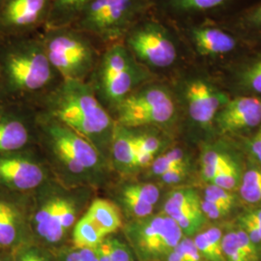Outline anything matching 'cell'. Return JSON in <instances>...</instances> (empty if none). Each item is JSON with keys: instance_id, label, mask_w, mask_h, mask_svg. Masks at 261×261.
<instances>
[{"instance_id": "obj_19", "label": "cell", "mask_w": 261, "mask_h": 261, "mask_svg": "<svg viewBox=\"0 0 261 261\" xmlns=\"http://www.w3.org/2000/svg\"><path fill=\"white\" fill-rule=\"evenodd\" d=\"M47 130L53 139L54 147L65 150L85 170L99 164V155L93 145L75 130L50 118H48Z\"/></svg>"}, {"instance_id": "obj_36", "label": "cell", "mask_w": 261, "mask_h": 261, "mask_svg": "<svg viewBox=\"0 0 261 261\" xmlns=\"http://www.w3.org/2000/svg\"><path fill=\"white\" fill-rule=\"evenodd\" d=\"M112 261H134L133 253L125 243L116 238L108 239Z\"/></svg>"}, {"instance_id": "obj_23", "label": "cell", "mask_w": 261, "mask_h": 261, "mask_svg": "<svg viewBox=\"0 0 261 261\" xmlns=\"http://www.w3.org/2000/svg\"><path fill=\"white\" fill-rule=\"evenodd\" d=\"M91 0H51L46 28L72 25Z\"/></svg>"}, {"instance_id": "obj_8", "label": "cell", "mask_w": 261, "mask_h": 261, "mask_svg": "<svg viewBox=\"0 0 261 261\" xmlns=\"http://www.w3.org/2000/svg\"><path fill=\"white\" fill-rule=\"evenodd\" d=\"M114 124L128 129L166 126L177 120V98L168 81L153 79L140 85L114 110Z\"/></svg>"}, {"instance_id": "obj_48", "label": "cell", "mask_w": 261, "mask_h": 261, "mask_svg": "<svg viewBox=\"0 0 261 261\" xmlns=\"http://www.w3.org/2000/svg\"><path fill=\"white\" fill-rule=\"evenodd\" d=\"M39 261H48L47 260V258L46 257H44V256H42L41 255V257H40V259H39Z\"/></svg>"}, {"instance_id": "obj_7", "label": "cell", "mask_w": 261, "mask_h": 261, "mask_svg": "<svg viewBox=\"0 0 261 261\" xmlns=\"http://www.w3.org/2000/svg\"><path fill=\"white\" fill-rule=\"evenodd\" d=\"M175 27L186 43L193 63L212 75L252 48L242 38L217 21L206 20Z\"/></svg>"}, {"instance_id": "obj_45", "label": "cell", "mask_w": 261, "mask_h": 261, "mask_svg": "<svg viewBox=\"0 0 261 261\" xmlns=\"http://www.w3.org/2000/svg\"><path fill=\"white\" fill-rule=\"evenodd\" d=\"M243 215L248 217L249 219H252V220L255 221V222L261 223V206H257V207L252 208L251 210H248V211L244 212Z\"/></svg>"}, {"instance_id": "obj_1", "label": "cell", "mask_w": 261, "mask_h": 261, "mask_svg": "<svg viewBox=\"0 0 261 261\" xmlns=\"http://www.w3.org/2000/svg\"><path fill=\"white\" fill-rule=\"evenodd\" d=\"M42 31L0 40V103H42L63 82L48 60Z\"/></svg>"}, {"instance_id": "obj_24", "label": "cell", "mask_w": 261, "mask_h": 261, "mask_svg": "<svg viewBox=\"0 0 261 261\" xmlns=\"http://www.w3.org/2000/svg\"><path fill=\"white\" fill-rule=\"evenodd\" d=\"M224 233L220 227L212 226L193 237L198 252L206 261H225L223 251Z\"/></svg>"}, {"instance_id": "obj_49", "label": "cell", "mask_w": 261, "mask_h": 261, "mask_svg": "<svg viewBox=\"0 0 261 261\" xmlns=\"http://www.w3.org/2000/svg\"><path fill=\"white\" fill-rule=\"evenodd\" d=\"M2 1H3V0H0V3H1V2H2Z\"/></svg>"}, {"instance_id": "obj_43", "label": "cell", "mask_w": 261, "mask_h": 261, "mask_svg": "<svg viewBox=\"0 0 261 261\" xmlns=\"http://www.w3.org/2000/svg\"><path fill=\"white\" fill-rule=\"evenodd\" d=\"M93 250L95 253H96V255H97V257H98V260L112 261L111 249H110V244H109L108 239L103 240Z\"/></svg>"}, {"instance_id": "obj_5", "label": "cell", "mask_w": 261, "mask_h": 261, "mask_svg": "<svg viewBox=\"0 0 261 261\" xmlns=\"http://www.w3.org/2000/svg\"><path fill=\"white\" fill-rule=\"evenodd\" d=\"M42 40L48 60L63 80L86 82L107 47L72 25L45 28Z\"/></svg>"}, {"instance_id": "obj_32", "label": "cell", "mask_w": 261, "mask_h": 261, "mask_svg": "<svg viewBox=\"0 0 261 261\" xmlns=\"http://www.w3.org/2000/svg\"><path fill=\"white\" fill-rule=\"evenodd\" d=\"M122 195L134 196L140 200L155 206L161 195L160 189L151 183H137L125 187Z\"/></svg>"}, {"instance_id": "obj_14", "label": "cell", "mask_w": 261, "mask_h": 261, "mask_svg": "<svg viewBox=\"0 0 261 261\" xmlns=\"http://www.w3.org/2000/svg\"><path fill=\"white\" fill-rule=\"evenodd\" d=\"M261 125V97L230 96L217 113L214 129L220 135H232L257 129Z\"/></svg>"}, {"instance_id": "obj_31", "label": "cell", "mask_w": 261, "mask_h": 261, "mask_svg": "<svg viewBox=\"0 0 261 261\" xmlns=\"http://www.w3.org/2000/svg\"><path fill=\"white\" fill-rule=\"evenodd\" d=\"M164 259L165 261H206L198 252L193 238L186 236L183 237Z\"/></svg>"}, {"instance_id": "obj_25", "label": "cell", "mask_w": 261, "mask_h": 261, "mask_svg": "<svg viewBox=\"0 0 261 261\" xmlns=\"http://www.w3.org/2000/svg\"><path fill=\"white\" fill-rule=\"evenodd\" d=\"M113 156L117 164L122 168H136V144L134 141L133 134L128 128L121 127L114 124L113 127Z\"/></svg>"}, {"instance_id": "obj_9", "label": "cell", "mask_w": 261, "mask_h": 261, "mask_svg": "<svg viewBox=\"0 0 261 261\" xmlns=\"http://www.w3.org/2000/svg\"><path fill=\"white\" fill-rule=\"evenodd\" d=\"M152 9L151 0H91L72 27L108 46L121 42L132 25Z\"/></svg>"}, {"instance_id": "obj_16", "label": "cell", "mask_w": 261, "mask_h": 261, "mask_svg": "<svg viewBox=\"0 0 261 261\" xmlns=\"http://www.w3.org/2000/svg\"><path fill=\"white\" fill-rule=\"evenodd\" d=\"M201 197L193 188H178L167 196L163 213L181 228L184 236L194 237L203 230L207 219L201 210Z\"/></svg>"}, {"instance_id": "obj_28", "label": "cell", "mask_w": 261, "mask_h": 261, "mask_svg": "<svg viewBox=\"0 0 261 261\" xmlns=\"http://www.w3.org/2000/svg\"><path fill=\"white\" fill-rule=\"evenodd\" d=\"M231 156L223 149L208 147L201 156V176L208 184H211L216 174L223 168L225 162Z\"/></svg>"}, {"instance_id": "obj_3", "label": "cell", "mask_w": 261, "mask_h": 261, "mask_svg": "<svg viewBox=\"0 0 261 261\" xmlns=\"http://www.w3.org/2000/svg\"><path fill=\"white\" fill-rule=\"evenodd\" d=\"M46 115L75 130L84 138H92L113 129L114 120L99 101L87 82L63 80L43 101Z\"/></svg>"}, {"instance_id": "obj_26", "label": "cell", "mask_w": 261, "mask_h": 261, "mask_svg": "<svg viewBox=\"0 0 261 261\" xmlns=\"http://www.w3.org/2000/svg\"><path fill=\"white\" fill-rule=\"evenodd\" d=\"M239 195L250 205H261V168L252 167L243 172Z\"/></svg>"}, {"instance_id": "obj_38", "label": "cell", "mask_w": 261, "mask_h": 261, "mask_svg": "<svg viewBox=\"0 0 261 261\" xmlns=\"http://www.w3.org/2000/svg\"><path fill=\"white\" fill-rule=\"evenodd\" d=\"M200 204H201L202 213L204 214L207 220H212V221L220 220V219H223L224 217H226L231 212L230 210L224 208L223 206L218 205L216 203L207 201L202 198H201Z\"/></svg>"}, {"instance_id": "obj_46", "label": "cell", "mask_w": 261, "mask_h": 261, "mask_svg": "<svg viewBox=\"0 0 261 261\" xmlns=\"http://www.w3.org/2000/svg\"><path fill=\"white\" fill-rule=\"evenodd\" d=\"M61 261H82L79 250L77 251H72V252H67L62 256Z\"/></svg>"}, {"instance_id": "obj_34", "label": "cell", "mask_w": 261, "mask_h": 261, "mask_svg": "<svg viewBox=\"0 0 261 261\" xmlns=\"http://www.w3.org/2000/svg\"><path fill=\"white\" fill-rule=\"evenodd\" d=\"M122 200L126 210L136 219L145 218L152 215L155 207L140 200L137 197L126 196V195H122Z\"/></svg>"}, {"instance_id": "obj_40", "label": "cell", "mask_w": 261, "mask_h": 261, "mask_svg": "<svg viewBox=\"0 0 261 261\" xmlns=\"http://www.w3.org/2000/svg\"><path fill=\"white\" fill-rule=\"evenodd\" d=\"M248 149L252 158L261 165V125L255 130V134L249 141Z\"/></svg>"}, {"instance_id": "obj_13", "label": "cell", "mask_w": 261, "mask_h": 261, "mask_svg": "<svg viewBox=\"0 0 261 261\" xmlns=\"http://www.w3.org/2000/svg\"><path fill=\"white\" fill-rule=\"evenodd\" d=\"M213 75L229 96L261 97V47L250 48Z\"/></svg>"}, {"instance_id": "obj_15", "label": "cell", "mask_w": 261, "mask_h": 261, "mask_svg": "<svg viewBox=\"0 0 261 261\" xmlns=\"http://www.w3.org/2000/svg\"><path fill=\"white\" fill-rule=\"evenodd\" d=\"M44 178L42 168L21 151L0 154V190L25 193L37 188Z\"/></svg>"}, {"instance_id": "obj_17", "label": "cell", "mask_w": 261, "mask_h": 261, "mask_svg": "<svg viewBox=\"0 0 261 261\" xmlns=\"http://www.w3.org/2000/svg\"><path fill=\"white\" fill-rule=\"evenodd\" d=\"M30 115L28 106L0 103V154L21 151L28 145Z\"/></svg>"}, {"instance_id": "obj_2", "label": "cell", "mask_w": 261, "mask_h": 261, "mask_svg": "<svg viewBox=\"0 0 261 261\" xmlns=\"http://www.w3.org/2000/svg\"><path fill=\"white\" fill-rule=\"evenodd\" d=\"M155 79L170 82L193 59L178 28L154 10L141 17L121 41Z\"/></svg>"}, {"instance_id": "obj_35", "label": "cell", "mask_w": 261, "mask_h": 261, "mask_svg": "<svg viewBox=\"0 0 261 261\" xmlns=\"http://www.w3.org/2000/svg\"><path fill=\"white\" fill-rule=\"evenodd\" d=\"M133 137H134V141L137 149L156 155V153L161 147V141L155 136L148 135V134H142V135H133Z\"/></svg>"}, {"instance_id": "obj_21", "label": "cell", "mask_w": 261, "mask_h": 261, "mask_svg": "<svg viewBox=\"0 0 261 261\" xmlns=\"http://www.w3.org/2000/svg\"><path fill=\"white\" fill-rule=\"evenodd\" d=\"M225 261H259V253L241 227L227 231L223 236Z\"/></svg>"}, {"instance_id": "obj_41", "label": "cell", "mask_w": 261, "mask_h": 261, "mask_svg": "<svg viewBox=\"0 0 261 261\" xmlns=\"http://www.w3.org/2000/svg\"><path fill=\"white\" fill-rule=\"evenodd\" d=\"M41 255L35 250L19 247L12 261H39Z\"/></svg>"}, {"instance_id": "obj_11", "label": "cell", "mask_w": 261, "mask_h": 261, "mask_svg": "<svg viewBox=\"0 0 261 261\" xmlns=\"http://www.w3.org/2000/svg\"><path fill=\"white\" fill-rule=\"evenodd\" d=\"M153 10L174 25L199 21H222L253 0H151Z\"/></svg>"}, {"instance_id": "obj_22", "label": "cell", "mask_w": 261, "mask_h": 261, "mask_svg": "<svg viewBox=\"0 0 261 261\" xmlns=\"http://www.w3.org/2000/svg\"><path fill=\"white\" fill-rule=\"evenodd\" d=\"M85 215L97 226L103 237L115 232L121 226V217L117 207L105 199L94 200Z\"/></svg>"}, {"instance_id": "obj_33", "label": "cell", "mask_w": 261, "mask_h": 261, "mask_svg": "<svg viewBox=\"0 0 261 261\" xmlns=\"http://www.w3.org/2000/svg\"><path fill=\"white\" fill-rule=\"evenodd\" d=\"M202 199L223 206L230 211L236 204V196L234 192L216 186L214 184L206 185Z\"/></svg>"}, {"instance_id": "obj_30", "label": "cell", "mask_w": 261, "mask_h": 261, "mask_svg": "<svg viewBox=\"0 0 261 261\" xmlns=\"http://www.w3.org/2000/svg\"><path fill=\"white\" fill-rule=\"evenodd\" d=\"M186 165H188V159L185 152L180 148H174L153 161L151 164V172L156 176H161L172 168Z\"/></svg>"}, {"instance_id": "obj_20", "label": "cell", "mask_w": 261, "mask_h": 261, "mask_svg": "<svg viewBox=\"0 0 261 261\" xmlns=\"http://www.w3.org/2000/svg\"><path fill=\"white\" fill-rule=\"evenodd\" d=\"M252 47H261V0H253L248 6L222 21Z\"/></svg>"}, {"instance_id": "obj_47", "label": "cell", "mask_w": 261, "mask_h": 261, "mask_svg": "<svg viewBox=\"0 0 261 261\" xmlns=\"http://www.w3.org/2000/svg\"><path fill=\"white\" fill-rule=\"evenodd\" d=\"M1 251H2V249H0V261H8L6 259L5 255H3V254L1 253Z\"/></svg>"}, {"instance_id": "obj_29", "label": "cell", "mask_w": 261, "mask_h": 261, "mask_svg": "<svg viewBox=\"0 0 261 261\" xmlns=\"http://www.w3.org/2000/svg\"><path fill=\"white\" fill-rule=\"evenodd\" d=\"M242 175L239 164L230 157L216 174L211 184L234 192L239 188Z\"/></svg>"}, {"instance_id": "obj_42", "label": "cell", "mask_w": 261, "mask_h": 261, "mask_svg": "<svg viewBox=\"0 0 261 261\" xmlns=\"http://www.w3.org/2000/svg\"><path fill=\"white\" fill-rule=\"evenodd\" d=\"M155 160V155L147 153L141 150L136 148V156H135V166L136 168H144L151 166L153 161Z\"/></svg>"}, {"instance_id": "obj_10", "label": "cell", "mask_w": 261, "mask_h": 261, "mask_svg": "<svg viewBox=\"0 0 261 261\" xmlns=\"http://www.w3.org/2000/svg\"><path fill=\"white\" fill-rule=\"evenodd\" d=\"M127 235L144 261L165 258L184 237L175 221L164 213L136 219L127 226Z\"/></svg>"}, {"instance_id": "obj_4", "label": "cell", "mask_w": 261, "mask_h": 261, "mask_svg": "<svg viewBox=\"0 0 261 261\" xmlns=\"http://www.w3.org/2000/svg\"><path fill=\"white\" fill-rule=\"evenodd\" d=\"M89 77L92 82L87 83L99 101L113 112L140 85L155 79L136 61L122 42L112 43L103 48Z\"/></svg>"}, {"instance_id": "obj_37", "label": "cell", "mask_w": 261, "mask_h": 261, "mask_svg": "<svg viewBox=\"0 0 261 261\" xmlns=\"http://www.w3.org/2000/svg\"><path fill=\"white\" fill-rule=\"evenodd\" d=\"M59 219L61 225L65 231L74 224L75 220V205L71 201L61 198Z\"/></svg>"}, {"instance_id": "obj_6", "label": "cell", "mask_w": 261, "mask_h": 261, "mask_svg": "<svg viewBox=\"0 0 261 261\" xmlns=\"http://www.w3.org/2000/svg\"><path fill=\"white\" fill-rule=\"evenodd\" d=\"M180 112L196 127L212 130L217 113L230 96L217 79L202 67L192 63L170 82Z\"/></svg>"}, {"instance_id": "obj_44", "label": "cell", "mask_w": 261, "mask_h": 261, "mask_svg": "<svg viewBox=\"0 0 261 261\" xmlns=\"http://www.w3.org/2000/svg\"><path fill=\"white\" fill-rule=\"evenodd\" d=\"M79 252L82 261H99L93 249H81Z\"/></svg>"}, {"instance_id": "obj_12", "label": "cell", "mask_w": 261, "mask_h": 261, "mask_svg": "<svg viewBox=\"0 0 261 261\" xmlns=\"http://www.w3.org/2000/svg\"><path fill=\"white\" fill-rule=\"evenodd\" d=\"M51 0H3L0 3V40L46 28Z\"/></svg>"}, {"instance_id": "obj_39", "label": "cell", "mask_w": 261, "mask_h": 261, "mask_svg": "<svg viewBox=\"0 0 261 261\" xmlns=\"http://www.w3.org/2000/svg\"><path fill=\"white\" fill-rule=\"evenodd\" d=\"M188 174H189V166L186 165V166L172 168L159 177L163 183L167 185H175L184 181L188 176Z\"/></svg>"}, {"instance_id": "obj_18", "label": "cell", "mask_w": 261, "mask_h": 261, "mask_svg": "<svg viewBox=\"0 0 261 261\" xmlns=\"http://www.w3.org/2000/svg\"><path fill=\"white\" fill-rule=\"evenodd\" d=\"M17 193L0 190V249L22 246L25 235V212Z\"/></svg>"}, {"instance_id": "obj_27", "label": "cell", "mask_w": 261, "mask_h": 261, "mask_svg": "<svg viewBox=\"0 0 261 261\" xmlns=\"http://www.w3.org/2000/svg\"><path fill=\"white\" fill-rule=\"evenodd\" d=\"M103 240V235L86 215L75 224L73 242L77 250L95 249Z\"/></svg>"}]
</instances>
